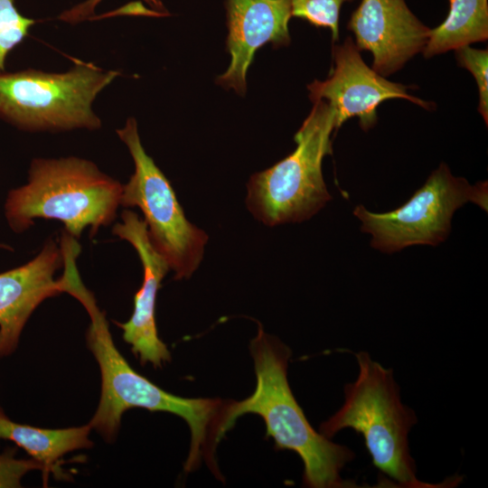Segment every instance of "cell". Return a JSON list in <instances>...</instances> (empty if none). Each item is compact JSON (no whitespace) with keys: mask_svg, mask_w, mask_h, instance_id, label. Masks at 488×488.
Masks as SVG:
<instances>
[{"mask_svg":"<svg viewBox=\"0 0 488 488\" xmlns=\"http://www.w3.org/2000/svg\"><path fill=\"white\" fill-rule=\"evenodd\" d=\"M79 252H62L63 272L59 277L62 293L75 297L89 317L88 347L100 371L101 393L95 414L89 422L108 442L117 436L123 414L132 408L162 411L181 417L191 430V446L185 471L194 470L205 459L215 468L216 433L227 402L221 399H188L171 394L136 372L116 347L105 313L80 277L76 260Z\"/></svg>","mask_w":488,"mask_h":488,"instance_id":"6da1fadb","label":"cell"},{"mask_svg":"<svg viewBox=\"0 0 488 488\" xmlns=\"http://www.w3.org/2000/svg\"><path fill=\"white\" fill-rule=\"evenodd\" d=\"M257 386L241 401L227 400L217 428V443L241 415H259L267 427V436L277 449L296 452L303 461V483L311 488L358 487L344 480L341 472L355 454L348 446L331 441L316 432L294 397L287 380L290 349L266 333L259 324L250 342Z\"/></svg>","mask_w":488,"mask_h":488,"instance_id":"7a4b0ae2","label":"cell"},{"mask_svg":"<svg viewBox=\"0 0 488 488\" xmlns=\"http://www.w3.org/2000/svg\"><path fill=\"white\" fill-rule=\"evenodd\" d=\"M123 185L101 172L91 161L70 156L35 158L28 182L9 192L5 215L16 233L36 219L56 220L75 239L89 229L93 237L109 225L120 205Z\"/></svg>","mask_w":488,"mask_h":488,"instance_id":"3957f363","label":"cell"},{"mask_svg":"<svg viewBox=\"0 0 488 488\" xmlns=\"http://www.w3.org/2000/svg\"><path fill=\"white\" fill-rule=\"evenodd\" d=\"M355 358L358 377L344 386L343 406L321 424L319 433L331 439L339 431L352 428L363 436L373 465L397 486L439 487L417 477L408 436L418 418L402 403L393 371L366 352H356Z\"/></svg>","mask_w":488,"mask_h":488,"instance_id":"277c9868","label":"cell"},{"mask_svg":"<svg viewBox=\"0 0 488 488\" xmlns=\"http://www.w3.org/2000/svg\"><path fill=\"white\" fill-rule=\"evenodd\" d=\"M296 133V149L270 168L254 174L248 183L246 203L266 225L302 222L332 199L322 172L331 155L335 115L324 100H316Z\"/></svg>","mask_w":488,"mask_h":488,"instance_id":"5b68a950","label":"cell"},{"mask_svg":"<svg viewBox=\"0 0 488 488\" xmlns=\"http://www.w3.org/2000/svg\"><path fill=\"white\" fill-rule=\"evenodd\" d=\"M118 75L81 61L60 73L5 71L0 74V117L29 131L98 129L101 121L93 101Z\"/></svg>","mask_w":488,"mask_h":488,"instance_id":"8992f818","label":"cell"},{"mask_svg":"<svg viewBox=\"0 0 488 488\" xmlns=\"http://www.w3.org/2000/svg\"><path fill=\"white\" fill-rule=\"evenodd\" d=\"M117 134L135 166L123 185L120 205L140 209L149 239L174 272V279L190 277L202 259L208 235L186 219L171 183L145 153L136 119L129 117Z\"/></svg>","mask_w":488,"mask_h":488,"instance_id":"52a82bcc","label":"cell"},{"mask_svg":"<svg viewBox=\"0 0 488 488\" xmlns=\"http://www.w3.org/2000/svg\"><path fill=\"white\" fill-rule=\"evenodd\" d=\"M467 202L487 211V181L472 185L464 177L454 176L442 163L400 207L378 213L358 205L353 214L361 222V230L371 235L374 249L393 253L413 245L443 242L450 233L455 211Z\"/></svg>","mask_w":488,"mask_h":488,"instance_id":"ba28073f","label":"cell"},{"mask_svg":"<svg viewBox=\"0 0 488 488\" xmlns=\"http://www.w3.org/2000/svg\"><path fill=\"white\" fill-rule=\"evenodd\" d=\"M333 68L325 80H314L307 85L312 102L324 100L335 115V130L353 117L367 131L377 123V108L383 101L402 99L426 109L435 104L408 93L410 86L392 82L370 68L362 60L352 37L332 49Z\"/></svg>","mask_w":488,"mask_h":488,"instance_id":"9c48e42d","label":"cell"},{"mask_svg":"<svg viewBox=\"0 0 488 488\" xmlns=\"http://www.w3.org/2000/svg\"><path fill=\"white\" fill-rule=\"evenodd\" d=\"M347 28L353 33L359 51L372 54V69L383 77L422 52L430 31L405 0H361Z\"/></svg>","mask_w":488,"mask_h":488,"instance_id":"30bf717a","label":"cell"},{"mask_svg":"<svg viewBox=\"0 0 488 488\" xmlns=\"http://www.w3.org/2000/svg\"><path fill=\"white\" fill-rule=\"evenodd\" d=\"M112 233L135 248L144 270L142 286L134 297L131 317L126 323L116 324L122 329L123 339L131 345L132 352L142 364L161 367L171 360V353L158 336L155 304L161 281L170 267L153 246L145 221L136 212L124 210L121 222L114 225Z\"/></svg>","mask_w":488,"mask_h":488,"instance_id":"8fae6325","label":"cell"},{"mask_svg":"<svg viewBox=\"0 0 488 488\" xmlns=\"http://www.w3.org/2000/svg\"><path fill=\"white\" fill-rule=\"evenodd\" d=\"M228 36L226 48L230 55L227 70L216 83L243 96L247 71L256 52L267 43L275 48L290 43L288 0H226Z\"/></svg>","mask_w":488,"mask_h":488,"instance_id":"7c38bea8","label":"cell"},{"mask_svg":"<svg viewBox=\"0 0 488 488\" xmlns=\"http://www.w3.org/2000/svg\"><path fill=\"white\" fill-rule=\"evenodd\" d=\"M62 266L60 247L49 239L27 263L0 273V359L17 349L23 329L47 298L62 293L56 271Z\"/></svg>","mask_w":488,"mask_h":488,"instance_id":"4fadbf2b","label":"cell"},{"mask_svg":"<svg viewBox=\"0 0 488 488\" xmlns=\"http://www.w3.org/2000/svg\"><path fill=\"white\" fill-rule=\"evenodd\" d=\"M89 424L67 428L47 429L21 424L8 418L0 406V440L23 448L42 465L44 483L51 473L57 474L60 460L68 453L92 446Z\"/></svg>","mask_w":488,"mask_h":488,"instance_id":"5bb4252c","label":"cell"},{"mask_svg":"<svg viewBox=\"0 0 488 488\" xmlns=\"http://www.w3.org/2000/svg\"><path fill=\"white\" fill-rule=\"evenodd\" d=\"M488 39V0H449L442 23L428 33L425 58L485 42Z\"/></svg>","mask_w":488,"mask_h":488,"instance_id":"9a60e30c","label":"cell"},{"mask_svg":"<svg viewBox=\"0 0 488 488\" xmlns=\"http://www.w3.org/2000/svg\"><path fill=\"white\" fill-rule=\"evenodd\" d=\"M36 20L23 15L14 0H0V74L8 54L28 35Z\"/></svg>","mask_w":488,"mask_h":488,"instance_id":"2e32d148","label":"cell"},{"mask_svg":"<svg viewBox=\"0 0 488 488\" xmlns=\"http://www.w3.org/2000/svg\"><path fill=\"white\" fill-rule=\"evenodd\" d=\"M292 17L307 21L315 27L328 28L333 42L339 40L341 7L352 0H288Z\"/></svg>","mask_w":488,"mask_h":488,"instance_id":"e0dca14e","label":"cell"},{"mask_svg":"<svg viewBox=\"0 0 488 488\" xmlns=\"http://www.w3.org/2000/svg\"><path fill=\"white\" fill-rule=\"evenodd\" d=\"M455 52L458 64L469 70L474 77L479 90L478 112L488 124V50H479L469 45L460 47Z\"/></svg>","mask_w":488,"mask_h":488,"instance_id":"ac0fdd59","label":"cell"},{"mask_svg":"<svg viewBox=\"0 0 488 488\" xmlns=\"http://www.w3.org/2000/svg\"><path fill=\"white\" fill-rule=\"evenodd\" d=\"M15 449L0 454V488L21 487L22 479L29 472L42 471V465L33 458H17Z\"/></svg>","mask_w":488,"mask_h":488,"instance_id":"d6986e66","label":"cell"},{"mask_svg":"<svg viewBox=\"0 0 488 488\" xmlns=\"http://www.w3.org/2000/svg\"><path fill=\"white\" fill-rule=\"evenodd\" d=\"M101 0H87L85 3L80 4L70 11L63 13V17L67 22L77 23L82 21L93 14L96 5ZM151 7L152 10L161 14L162 15H169V13L165 10L164 5L160 0H145Z\"/></svg>","mask_w":488,"mask_h":488,"instance_id":"ffe728a7","label":"cell"},{"mask_svg":"<svg viewBox=\"0 0 488 488\" xmlns=\"http://www.w3.org/2000/svg\"><path fill=\"white\" fill-rule=\"evenodd\" d=\"M0 248H2V249L5 248V249H11V248L9 246L5 245V244H1V243H0Z\"/></svg>","mask_w":488,"mask_h":488,"instance_id":"44dd1931","label":"cell"}]
</instances>
